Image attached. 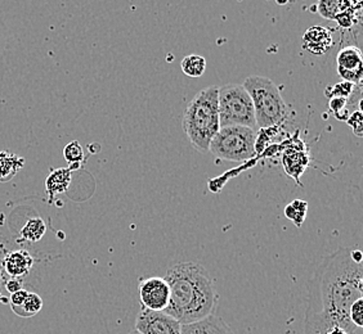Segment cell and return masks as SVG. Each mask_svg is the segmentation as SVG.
Returning a JSON list of instances; mask_svg holds the SVG:
<instances>
[{"label":"cell","mask_w":363,"mask_h":334,"mask_svg":"<svg viewBox=\"0 0 363 334\" xmlns=\"http://www.w3.org/2000/svg\"><path fill=\"white\" fill-rule=\"evenodd\" d=\"M63 157L70 165H75L74 167L77 168L82 163V161L84 160L83 146H80V143L77 142V140L70 142L63 149ZM74 167H69V168L72 171Z\"/></svg>","instance_id":"obj_20"},{"label":"cell","mask_w":363,"mask_h":334,"mask_svg":"<svg viewBox=\"0 0 363 334\" xmlns=\"http://www.w3.org/2000/svg\"><path fill=\"white\" fill-rule=\"evenodd\" d=\"M306 334H363L362 329L323 319H306Z\"/></svg>","instance_id":"obj_13"},{"label":"cell","mask_w":363,"mask_h":334,"mask_svg":"<svg viewBox=\"0 0 363 334\" xmlns=\"http://www.w3.org/2000/svg\"><path fill=\"white\" fill-rule=\"evenodd\" d=\"M181 334H235V332L222 318L210 315L203 321L182 326Z\"/></svg>","instance_id":"obj_12"},{"label":"cell","mask_w":363,"mask_h":334,"mask_svg":"<svg viewBox=\"0 0 363 334\" xmlns=\"http://www.w3.org/2000/svg\"><path fill=\"white\" fill-rule=\"evenodd\" d=\"M140 299L143 309L156 313H164L170 299V288L167 279L150 277L140 283Z\"/></svg>","instance_id":"obj_7"},{"label":"cell","mask_w":363,"mask_h":334,"mask_svg":"<svg viewBox=\"0 0 363 334\" xmlns=\"http://www.w3.org/2000/svg\"><path fill=\"white\" fill-rule=\"evenodd\" d=\"M135 330L140 334H181L182 324L168 313L142 309L135 319Z\"/></svg>","instance_id":"obj_8"},{"label":"cell","mask_w":363,"mask_h":334,"mask_svg":"<svg viewBox=\"0 0 363 334\" xmlns=\"http://www.w3.org/2000/svg\"><path fill=\"white\" fill-rule=\"evenodd\" d=\"M219 88L213 85L196 94L183 116V130L196 151L206 154L216 134L220 129L218 112Z\"/></svg>","instance_id":"obj_3"},{"label":"cell","mask_w":363,"mask_h":334,"mask_svg":"<svg viewBox=\"0 0 363 334\" xmlns=\"http://www.w3.org/2000/svg\"><path fill=\"white\" fill-rule=\"evenodd\" d=\"M25 166V159L17 154L0 151V183L12 180L18 171Z\"/></svg>","instance_id":"obj_15"},{"label":"cell","mask_w":363,"mask_h":334,"mask_svg":"<svg viewBox=\"0 0 363 334\" xmlns=\"http://www.w3.org/2000/svg\"><path fill=\"white\" fill-rule=\"evenodd\" d=\"M181 67L186 76L201 77L206 70V59L203 56L191 54L182 59Z\"/></svg>","instance_id":"obj_18"},{"label":"cell","mask_w":363,"mask_h":334,"mask_svg":"<svg viewBox=\"0 0 363 334\" xmlns=\"http://www.w3.org/2000/svg\"><path fill=\"white\" fill-rule=\"evenodd\" d=\"M350 321L358 329L363 328V299L356 301L350 310Z\"/></svg>","instance_id":"obj_23"},{"label":"cell","mask_w":363,"mask_h":334,"mask_svg":"<svg viewBox=\"0 0 363 334\" xmlns=\"http://www.w3.org/2000/svg\"><path fill=\"white\" fill-rule=\"evenodd\" d=\"M331 45H333V33L330 28L313 26L308 28L306 34L303 35V48L315 56L328 53Z\"/></svg>","instance_id":"obj_10"},{"label":"cell","mask_w":363,"mask_h":334,"mask_svg":"<svg viewBox=\"0 0 363 334\" xmlns=\"http://www.w3.org/2000/svg\"><path fill=\"white\" fill-rule=\"evenodd\" d=\"M47 233V224L40 217L28 219L20 230V237L25 242L36 243L42 239Z\"/></svg>","instance_id":"obj_16"},{"label":"cell","mask_w":363,"mask_h":334,"mask_svg":"<svg viewBox=\"0 0 363 334\" xmlns=\"http://www.w3.org/2000/svg\"><path fill=\"white\" fill-rule=\"evenodd\" d=\"M22 288H23V283H22L21 279L8 278V280H6V289L11 294L20 291Z\"/></svg>","instance_id":"obj_27"},{"label":"cell","mask_w":363,"mask_h":334,"mask_svg":"<svg viewBox=\"0 0 363 334\" xmlns=\"http://www.w3.org/2000/svg\"><path fill=\"white\" fill-rule=\"evenodd\" d=\"M357 86L358 85H353V84L347 83V81H342V83L336 84L334 86H330L326 89V96L328 98L340 97L345 98L350 100V98L356 93ZM361 89V88H358Z\"/></svg>","instance_id":"obj_21"},{"label":"cell","mask_w":363,"mask_h":334,"mask_svg":"<svg viewBox=\"0 0 363 334\" xmlns=\"http://www.w3.org/2000/svg\"><path fill=\"white\" fill-rule=\"evenodd\" d=\"M219 124L224 126H242L255 130V112L249 93L242 84H227L218 93Z\"/></svg>","instance_id":"obj_5"},{"label":"cell","mask_w":363,"mask_h":334,"mask_svg":"<svg viewBox=\"0 0 363 334\" xmlns=\"http://www.w3.org/2000/svg\"><path fill=\"white\" fill-rule=\"evenodd\" d=\"M347 124L350 126V129L353 130V134L357 137H362L363 135V117L362 112L361 110L352 112L350 117L347 120Z\"/></svg>","instance_id":"obj_24"},{"label":"cell","mask_w":363,"mask_h":334,"mask_svg":"<svg viewBox=\"0 0 363 334\" xmlns=\"http://www.w3.org/2000/svg\"><path fill=\"white\" fill-rule=\"evenodd\" d=\"M126 334H140V332H138V330H135V329H133V330H132V332H129V333H126Z\"/></svg>","instance_id":"obj_29"},{"label":"cell","mask_w":363,"mask_h":334,"mask_svg":"<svg viewBox=\"0 0 363 334\" xmlns=\"http://www.w3.org/2000/svg\"><path fill=\"white\" fill-rule=\"evenodd\" d=\"M348 105H350V100H348V99H345V98L334 97L330 98L328 107H330V110L333 111L334 116H335V115H337L339 112L347 110V108H348Z\"/></svg>","instance_id":"obj_25"},{"label":"cell","mask_w":363,"mask_h":334,"mask_svg":"<svg viewBox=\"0 0 363 334\" xmlns=\"http://www.w3.org/2000/svg\"><path fill=\"white\" fill-rule=\"evenodd\" d=\"M342 3L340 1H326V3H320L318 4V12L325 18H336V16L342 12Z\"/></svg>","instance_id":"obj_22"},{"label":"cell","mask_w":363,"mask_h":334,"mask_svg":"<svg viewBox=\"0 0 363 334\" xmlns=\"http://www.w3.org/2000/svg\"><path fill=\"white\" fill-rule=\"evenodd\" d=\"M34 258L28 250H17L9 252L3 260L4 272H7L9 278L21 279L28 275L33 269Z\"/></svg>","instance_id":"obj_11"},{"label":"cell","mask_w":363,"mask_h":334,"mask_svg":"<svg viewBox=\"0 0 363 334\" xmlns=\"http://www.w3.org/2000/svg\"><path fill=\"white\" fill-rule=\"evenodd\" d=\"M72 171L70 168H56L49 173L45 180V190L49 195V201L52 202L53 198L60 193L66 192L71 183Z\"/></svg>","instance_id":"obj_14"},{"label":"cell","mask_w":363,"mask_h":334,"mask_svg":"<svg viewBox=\"0 0 363 334\" xmlns=\"http://www.w3.org/2000/svg\"><path fill=\"white\" fill-rule=\"evenodd\" d=\"M0 302H3V304H8L9 302V299L7 297H4L1 293H0Z\"/></svg>","instance_id":"obj_28"},{"label":"cell","mask_w":363,"mask_h":334,"mask_svg":"<svg viewBox=\"0 0 363 334\" xmlns=\"http://www.w3.org/2000/svg\"><path fill=\"white\" fill-rule=\"evenodd\" d=\"M362 261V250L347 247L322 258L309 282L306 319L354 327L350 321V310L356 301L363 299Z\"/></svg>","instance_id":"obj_1"},{"label":"cell","mask_w":363,"mask_h":334,"mask_svg":"<svg viewBox=\"0 0 363 334\" xmlns=\"http://www.w3.org/2000/svg\"><path fill=\"white\" fill-rule=\"evenodd\" d=\"M242 85L252 98L257 127L272 129L286 122L291 110L271 79L250 76Z\"/></svg>","instance_id":"obj_4"},{"label":"cell","mask_w":363,"mask_h":334,"mask_svg":"<svg viewBox=\"0 0 363 334\" xmlns=\"http://www.w3.org/2000/svg\"><path fill=\"white\" fill-rule=\"evenodd\" d=\"M28 289H25V288H22L20 291H17V292L12 293L11 294V297H9V306L11 309H16V307L21 306L22 304H23V301L25 299L28 297Z\"/></svg>","instance_id":"obj_26"},{"label":"cell","mask_w":363,"mask_h":334,"mask_svg":"<svg viewBox=\"0 0 363 334\" xmlns=\"http://www.w3.org/2000/svg\"><path fill=\"white\" fill-rule=\"evenodd\" d=\"M209 152L220 160H250L257 152V132L242 126L220 127L210 143Z\"/></svg>","instance_id":"obj_6"},{"label":"cell","mask_w":363,"mask_h":334,"mask_svg":"<svg viewBox=\"0 0 363 334\" xmlns=\"http://www.w3.org/2000/svg\"><path fill=\"white\" fill-rule=\"evenodd\" d=\"M308 203L303 200H295L291 203H289L285 209V215L289 220H291L295 226L301 228V224L304 223L306 216H307Z\"/></svg>","instance_id":"obj_19"},{"label":"cell","mask_w":363,"mask_h":334,"mask_svg":"<svg viewBox=\"0 0 363 334\" xmlns=\"http://www.w3.org/2000/svg\"><path fill=\"white\" fill-rule=\"evenodd\" d=\"M165 279L170 288V299L164 313L182 326L214 315L219 296L203 265L178 263L169 269Z\"/></svg>","instance_id":"obj_2"},{"label":"cell","mask_w":363,"mask_h":334,"mask_svg":"<svg viewBox=\"0 0 363 334\" xmlns=\"http://www.w3.org/2000/svg\"><path fill=\"white\" fill-rule=\"evenodd\" d=\"M0 279H1V272H0Z\"/></svg>","instance_id":"obj_30"},{"label":"cell","mask_w":363,"mask_h":334,"mask_svg":"<svg viewBox=\"0 0 363 334\" xmlns=\"http://www.w3.org/2000/svg\"><path fill=\"white\" fill-rule=\"evenodd\" d=\"M362 52L356 45H347L339 50L336 56L337 75L342 81L361 85L362 83Z\"/></svg>","instance_id":"obj_9"},{"label":"cell","mask_w":363,"mask_h":334,"mask_svg":"<svg viewBox=\"0 0 363 334\" xmlns=\"http://www.w3.org/2000/svg\"><path fill=\"white\" fill-rule=\"evenodd\" d=\"M42 309V297L35 292L28 291V297L25 299L21 306L12 309V311L20 318H31V316H35L36 313H40Z\"/></svg>","instance_id":"obj_17"}]
</instances>
